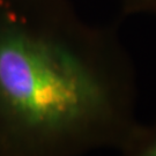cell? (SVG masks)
Here are the masks:
<instances>
[{
    "label": "cell",
    "instance_id": "cell-3",
    "mask_svg": "<svg viewBox=\"0 0 156 156\" xmlns=\"http://www.w3.org/2000/svg\"><path fill=\"white\" fill-rule=\"evenodd\" d=\"M123 15H156V0H119Z\"/></svg>",
    "mask_w": 156,
    "mask_h": 156
},
{
    "label": "cell",
    "instance_id": "cell-1",
    "mask_svg": "<svg viewBox=\"0 0 156 156\" xmlns=\"http://www.w3.org/2000/svg\"><path fill=\"white\" fill-rule=\"evenodd\" d=\"M136 104L117 27L84 21L71 0H0V156L119 151Z\"/></svg>",
    "mask_w": 156,
    "mask_h": 156
},
{
    "label": "cell",
    "instance_id": "cell-2",
    "mask_svg": "<svg viewBox=\"0 0 156 156\" xmlns=\"http://www.w3.org/2000/svg\"><path fill=\"white\" fill-rule=\"evenodd\" d=\"M118 151L119 156H156V119L147 125L138 124Z\"/></svg>",
    "mask_w": 156,
    "mask_h": 156
}]
</instances>
